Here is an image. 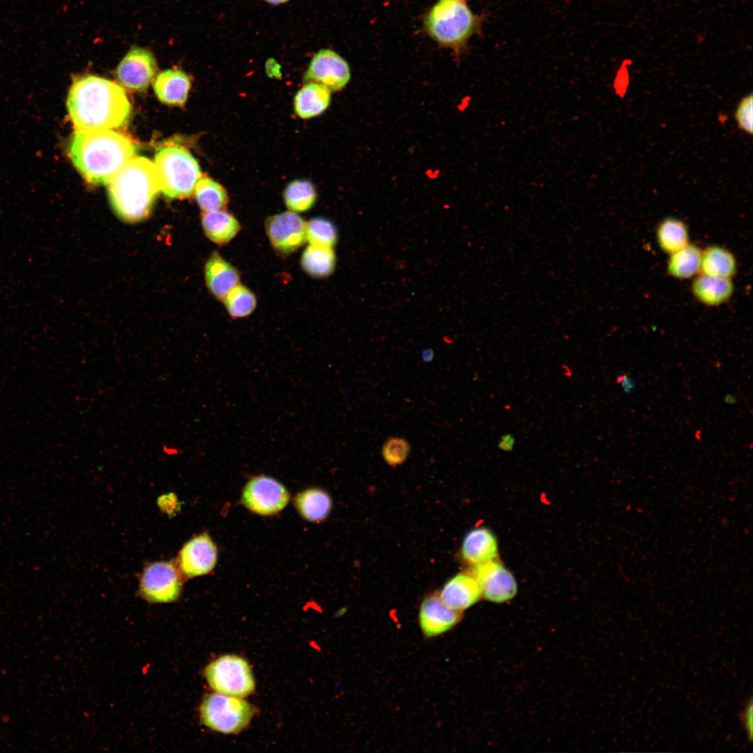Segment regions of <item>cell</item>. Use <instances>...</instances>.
Segmentation results:
<instances>
[{"label":"cell","mask_w":753,"mask_h":753,"mask_svg":"<svg viewBox=\"0 0 753 753\" xmlns=\"http://www.w3.org/2000/svg\"><path fill=\"white\" fill-rule=\"evenodd\" d=\"M476 20L463 0H439L425 19L426 29L439 44L459 47L471 36Z\"/></svg>","instance_id":"5"},{"label":"cell","mask_w":753,"mask_h":753,"mask_svg":"<svg viewBox=\"0 0 753 753\" xmlns=\"http://www.w3.org/2000/svg\"><path fill=\"white\" fill-rule=\"evenodd\" d=\"M195 194L204 212L225 210L229 201L224 187L208 176L199 178L195 187Z\"/></svg>","instance_id":"28"},{"label":"cell","mask_w":753,"mask_h":753,"mask_svg":"<svg viewBox=\"0 0 753 753\" xmlns=\"http://www.w3.org/2000/svg\"><path fill=\"white\" fill-rule=\"evenodd\" d=\"M330 91L322 84L314 82L307 83L295 96L296 114L302 119H310L320 115L330 105Z\"/></svg>","instance_id":"21"},{"label":"cell","mask_w":753,"mask_h":753,"mask_svg":"<svg viewBox=\"0 0 753 753\" xmlns=\"http://www.w3.org/2000/svg\"><path fill=\"white\" fill-rule=\"evenodd\" d=\"M471 575L488 601L503 603L512 599L517 584L512 573L496 558L473 565Z\"/></svg>","instance_id":"10"},{"label":"cell","mask_w":753,"mask_h":753,"mask_svg":"<svg viewBox=\"0 0 753 753\" xmlns=\"http://www.w3.org/2000/svg\"><path fill=\"white\" fill-rule=\"evenodd\" d=\"M222 301L228 313L233 318H243L250 315L257 305V299L253 292L241 284L230 290Z\"/></svg>","instance_id":"30"},{"label":"cell","mask_w":753,"mask_h":753,"mask_svg":"<svg viewBox=\"0 0 753 753\" xmlns=\"http://www.w3.org/2000/svg\"><path fill=\"white\" fill-rule=\"evenodd\" d=\"M265 230L273 248L282 254L291 253L307 241L306 222L291 211L268 217Z\"/></svg>","instance_id":"11"},{"label":"cell","mask_w":753,"mask_h":753,"mask_svg":"<svg viewBox=\"0 0 753 753\" xmlns=\"http://www.w3.org/2000/svg\"><path fill=\"white\" fill-rule=\"evenodd\" d=\"M160 192L172 199H182L190 196L200 178L199 165L196 159L185 149L179 146H165L155 155Z\"/></svg>","instance_id":"4"},{"label":"cell","mask_w":753,"mask_h":753,"mask_svg":"<svg viewBox=\"0 0 753 753\" xmlns=\"http://www.w3.org/2000/svg\"><path fill=\"white\" fill-rule=\"evenodd\" d=\"M182 579L172 562H157L144 570L139 584L141 595L151 602H171L179 597Z\"/></svg>","instance_id":"8"},{"label":"cell","mask_w":753,"mask_h":753,"mask_svg":"<svg viewBox=\"0 0 753 753\" xmlns=\"http://www.w3.org/2000/svg\"><path fill=\"white\" fill-rule=\"evenodd\" d=\"M461 554L463 559L472 565L494 559L498 556L496 538L486 527L473 528L464 538Z\"/></svg>","instance_id":"18"},{"label":"cell","mask_w":753,"mask_h":753,"mask_svg":"<svg viewBox=\"0 0 753 753\" xmlns=\"http://www.w3.org/2000/svg\"><path fill=\"white\" fill-rule=\"evenodd\" d=\"M67 108L77 130H110L125 126L131 105L118 84L95 75L75 77L68 92Z\"/></svg>","instance_id":"1"},{"label":"cell","mask_w":753,"mask_h":753,"mask_svg":"<svg viewBox=\"0 0 753 753\" xmlns=\"http://www.w3.org/2000/svg\"><path fill=\"white\" fill-rule=\"evenodd\" d=\"M157 63L153 53L146 47H132L119 63L116 76L126 88L135 91L146 90L157 72Z\"/></svg>","instance_id":"12"},{"label":"cell","mask_w":753,"mask_h":753,"mask_svg":"<svg viewBox=\"0 0 753 753\" xmlns=\"http://www.w3.org/2000/svg\"><path fill=\"white\" fill-rule=\"evenodd\" d=\"M752 704H753L752 703V699L750 698L749 699V701L747 702V703H746L742 713L740 714L741 721H742L743 724L744 726V728H745V731L747 732V738H748L750 742L752 741V731H753V727H753V722H752V720H753V717H752L753 716V712H752L753 711V706H752Z\"/></svg>","instance_id":"34"},{"label":"cell","mask_w":753,"mask_h":753,"mask_svg":"<svg viewBox=\"0 0 753 753\" xmlns=\"http://www.w3.org/2000/svg\"><path fill=\"white\" fill-rule=\"evenodd\" d=\"M217 548L210 536L203 533L188 541L178 555V566L188 577L209 573L217 561Z\"/></svg>","instance_id":"14"},{"label":"cell","mask_w":753,"mask_h":753,"mask_svg":"<svg viewBox=\"0 0 753 753\" xmlns=\"http://www.w3.org/2000/svg\"><path fill=\"white\" fill-rule=\"evenodd\" d=\"M736 269V259L728 250L713 245L701 251V274L731 279Z\"/></svg>","instance_id":"23"},{"label":"cell","mask_w":753,"mask_h":753,"mask_svg":"<svg viewBox=\"0 0 753 753\" xmlns=\"http://www.w3.org/2000/svg\"><path fill=\"white\" fill-rule=\"evenodd\" d=\"M70 158L82 177L94 185L108 184L137 153L136 145L111 130H76Z\"/></svg>","instance_id":"2"},{"label":"cell","mask_w":753,"mask_h":753,"mask_svg":"<svg viewBox=\"0 0 753 753\" xmlns=\"http://www.w3.org/2000/svg\"><path fill=\"white\" fill-rule=\"evenodd\" d=\"M190 85L186 73L177 69H167L157 75L153 89L162 102L181 106L187 100Z\"/></svg>","instance_id":"19"},{"label":"cell","mask_w":753,"mask_h":753,"mask_svg":"<svg viewBox=\"0 0 753 753\" xmlns=\"http://www.w3.org/2000/svg\"><path fill=\"white\" fill-rule=\"evenodd\" d=\"M656 238L660 248L669 254L690 243L686 225L675 218H665L659 224Z\"/></svg>","instance_id":"27"},{"label":"cell","mask_w":753,"mask_h":753,"mask_svg":"<svg viewBox=\"0 0 753 753\" xmlns=\"http://www.w3.org/2000/svg\"><path fill=\"white\" fill-rule=\"evenodd\" d=\"M204 674L209 686L220 694L243 698L255 689L249 663L236 655H222L212 661Z\"/></svg>","instance_id":"7"},{"label":"cell","mask_w":753,"mask_h":753,"mask_svg":"<svg viewBox=\"0 0 753 753\" xmlns=\"http://www.w3.org/2000/svg\"><path fill=\"white\" fill-rule=\"evenodd\" d=\"M351 78L348 63L337 53L324 49L312 58L304 76L306 83L322 84L330 91L343 89Z\"/></svg>","instance_id":"13"},{"label":"cell","mask_w":753,"mask_h":753,"mask_svg":"<svg viewBox=\"0 0 753 753\" xmlns=\"http://www.w3.org/2000/svg\"><path fill=\"white\" fill-rule=\"evenodd\" d=\"M734 286L731 278L699 274L692 282V291L701 303L708 306L721 305L731 297Z\"/></svg>","instance_id":"20"},{"label":"cell","mask_w":753,"mask_h":753,"mask_svg":"<svg viewBox=\"0 0 753 753\" xmlns=\"http://www.w3.org/2000/svg\"><path fill=\"white\" fill-rule=\"evenodd\" d=\"M752 93L745 96L740 100L735 112V118L739 128L750 135L752 134Z\"/></svg>","instance_id":"33"},{"label":"cell","mask_w":753,"mask_h":753,"mask_svg":"<svg viewBox=\"0 0 753 753\" xmlns=\"http://www.w3.org/2000/svg\"><path fill=\"white\" fill-rule=\"evenodd\" d=\"M283 197L289 211L301 213L310 210L314 205L317 192L310 181L294 180L285 188Z\"/></svg>","instance_id":"29"},{"label":"cell","mask_w":753,"mask_h":753,"mask_svg":"<svg viewBox=\"0 0 753 753\" xmlns=\"http://www.w3.org/2000/svg\"><path fill=\"white\" fill-rule=\"evenodd\" d=\"M201 225L206 237L218 245L227 244L241 229L237 219L225 210L204 212Z\"/></svg>","instance_id":"22"},{"label":"cell","mask_w":753,"mask_h":753,"mask_svg":"<svg viewBox=\"0 0 753 753\" xmlns=\"http://www.w3.org/2000/svg\"><path fill=\"white\" fill-rule=\"evenodd\" d=\"M439 595L448 607L462 612L480 599L482 591L471 574L459 573L445 584Z\"/></svg>","instance_id":"16"},{"label":"cell","mask_w":753,"mask_h":753,"mask_svg":"<svg viewBox=\"0 0 753 753\" xmlns=\"http://www.w3.org/2000/svg\"><path fill=\"white\" fill-rule=\"evenodd\" d=\"M515 439L511 434H505L501 436L499 443V447L505 451L511 450L514 446Z\"/></svg>","instance_id":"36"},{"label":"cell","mask_w":753,"mask_h":753,"mask_svg":"<svg viewBox=\"0 0 753 753\" xmlns=\"http://www.w3.org/2000/svg\"><path fill=\"white\" fill-rule=\"evenodd\" d=\"M107 185L113 210L128 222L146 218L160 191L158 169L154 163L144 157L130 160Z\"/></svg>","instance_id":"3"},{"label":"cell","mask_w":753,"mask_h":753,"mask_svg":"<svg viewBox=\"0 0 753 753\" xmlns=\"http://www.w3.org/2000/svg\"><path fill=\"white\" fill-rule=\"evenodd\" d=\"M434 356V352L431 349L425 350L423 353L422 357L423 360L428 362L430 361Z\"/></svg>","instance_id":"38"},{"label":"cell","mask_w":753,"mask_h":753,"mask_svg":"<svg viewBox=\"0 0 753 753\" xmlns=\"http://www.w3.org/2000/svg\"><path fill=\"white\" fill-rule=\"evenodd\" d=\"M701 250L695 245L688 243L670 254L667 271L677 279H686L700 272Z\"/></svg>","instance_id":"26"},{"label":"cell","mask_w":753,"mask_h":753,"mask_svg":"<svg viewBox=\"0 0 753 753\" xmlns=\"http://www.w3.org/2000/svg\"><path fill=\"white\" fill-rule=\"evenodd\" d=\"M241 501L252 512L271 515L284 509L289 501V494L282 484L269 476L252 478L245 486Z\"/></svg>","instance_id":"9"},{"label":"cell","mask_w":753,"mask_h":753,"mask_svg":"<svg viewBox=\"0 0 753 753\" xmlns=\"http://www.w3.org/2000/svg\"><path fill=\"white\" fill-rule=\"evenodd\" d=\"M265 1L270 3H271V4H280V3L287 2L289 0H265Z\"/></svg>","instance_id":"39"},{"label":"cell","mask_w":753,"mask_h":753,"mask_svg":"<svg viewBox=\"0 0 753 753\" xmlns=\"http://www.w3.org/2000/svg\"><path fill=\"white\" fill-rule=\"evenodd\" d=\"M725 400H726V402H729V403H731L732 402L736 401L734 397L733 396H730V395L727 396L726 398H725Z\"/></svg>","instance_id":"40"},{"label":"cell","mask_w":753,"mask_h":753,"mask_svg":"<svg viewBox=\"0 0 753 753\" xmlns=\"http://www.w3.org/2000/svg\"><path fill=\"white\" fill-rule=\"evenodd\" d=\"M162 446L163 452L167 455L178 454V449L176 447L166 444H163Z\"/></svg>","instance_id":"37"},{"label":"cell","mask_w":753,"mask_h":753,"mask_svg":"<svg viewBox=\"0 0 753 753\" xmlns=\"http://www.w3.org/2000/svg\"><path fill=\"white\" fill-rule=\"evenodd\" d=\"M462 612L448 607L434 592L423 600L418 620L421 631L427 637L441 635L459 623Z\"/></svg>","instance_id":"15"},{"label":"cell","mask_w":753,"mask_h":753,"mask_svg":"<svg viewBox=\"0 0 753 753\" xmlns=\"http://www.w3.org/2000/svg\"><path fill=\"white\" fill-rule=\"evenodd\" d=\"M335 259L333 248L310 244L302 254L301 264L310 276L324 277L333 273Z\"/></svg>","instance_id":"25"},{"label":"cell","mask_w":753,"mask_h":753,"mask_svg":"<svg viewBox=\"0 0 753 753\" xmlns=\"http://www.w3.org/2000/svg\"><path fill=\"white\" fill-rule=\"evenodd\" d=\"M295 504L303 518L317 522L328 515L332 501L325 491L319 488H311L298 494L296 497Z\"/></svg>","instance_id":"24"},{"label":"cell","mask_w":753,"mask_h":753,"mask_svg":"<svg viewBox=\"0 0 753 753\" xmlns=\"http://www.w3.org/2000/svg\"><path fill=\"white\" fill-rule=\"evenodd\" d=\"M307 241L310 245L333 248L337 239V229L330 220L315 218L306 222Z\"/></svg>","instance_id":"31"},{"label":"cell","mask_w":753,"mask_h":753,"mask_svg":"<svg viewBox=\"0 0 753 753\" xmlns=\"http://www.w3.org/2000/svg\"><path fill=\"white\" fill-rule=\"evenodd\" d=\"M201 722L209 729L225 734H236L247 727L256 708L243 698L213 693L202 700Z\"/></svg>","instance_id":"6"},{"label":"cell","mask_w":753,"mask_h":753,"mask_svg":"<svg viewBox=\"0 0 753 753\" xmlns=\"http://www.w3.org/2000/svg\"><path fill=\"white\" fill-rule=\"evenodd\" d=\"M204 273L208 289L219 301H223L240 282L237 269L217 252H213L207 260Z\"/></svg>","instance_id":"17"},{"label":"cell","mask_w":753,"mask_h":753,"mask_svg":"<svg viewBox=\"0 0 753 753\" xmlns=\"http://www.w3.org/2000/svg\"><path fill=\"white\" fill-rule=\"evenodd\" d=\"M410 450L411 446L406 439L390 436L383 444L381 454L385 462L395 468L406 460Z\"/></svg>","instance_id":"32"},{"label":"cell","mask_w":753,"mask_h":753,"mask_svg":"<svg viewBox=\"0 0 753 753\" xmlns=\"http://www.w3.org/2000/svg\"><path fill=\"white\" fill-rule=\"evenodd\" d=\"M616 380L621 383L625 393H630L634 387L633 381L627 374L618 375Z\"/></svg>","instance_id":"35"}]
</instances>
